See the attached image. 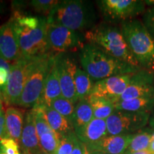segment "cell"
<instances>
[{"label": "cell", "instance_id": "1", "mask_svg": "<svg viewBox=\"0 0 154 154\" xmlns=\"http://www.w3.org/2000/svg\"><path fill=\"white\" fill-rule=\"evenodd\" d=\"M9 20L22 57L33 58L51 53L47 40V17L34 16L22 12L21 9L13 8Z\"/></svg>", "mask_w": 154, "mask_h": 154}, {"label": "cell", "instance_id": "2", "mask_svg": "<svg viewBox=\"0 0 154 154\" xmlns=\"http://www.w3.org/2000/svg\"><path fill=\"white\" fill-rule=\"evenodd\" d=\"M80 63L94 81L137 72L141 69L116 59L94 44L86 43L79 51Z\"/></svg>", "mask_w": 154, "mask_h": 154}, {"label": "cell", "instance_id": "3", "mask_svg": "<svg viewBox=\"0 0 154 154\" xmlns=\"http://www.w3.org/2000/svg\"><path fill=\"white\" fill-rule=\"evenodd\" d=\"M47 18L48 24L86 32L97 25L99 16L91 2L63 0L59 1Z\"/></svg>", "mask_w": 154, "mask_h": 154}, {"label": "cell", "instance_id": "4", "mask_svg": "<svg viewBox=\"0 0 154 154\" xmlns=\"http://www.w3.org/2000/svg\"><path fill=\"white\" fill-rule=\"evenodd\" d=\"M84 36L87 43L97 46L116 59L140 68L117 25L101 22L84 32Z\"/></svg>", "mask_w": 154, "mask_h": 154}, {"label": "cell", "instance_id": "5", "mask_svg": "<svg viewBox=\"0 0 154 154\" xmlns=\"http://www.w3.org/2000/svg\"><path fill=\"white\" fill-rule=\"evenodd\" d=\"M121 32L134 59L141 69L154 73V39L141 20L123 22Z\"/></svg>", "mask_w": 154, "mask_h": 154}, {"label": "cell", "instance_id": "6", "mask_svg": "<svg viewBox=\"0 0 154 154\" xmlns=\"http://www.w3.org/2000/svg\"><path fill=\"white\" fill-rule=\"evenodd\" d=\"M55 54L51 52L32 58L18 106L32 109L37 103L54 63Z\"/></svg>", "mask_w": 154, "mask_h": 154}, {"label": "cell", "instance_id": "7", "mask_svg": "<svg viewBox=\"0 0 154 154\" xmlns=\"http://www.w3.org/2000/svg\"><path fill=\"white\" fill-rule=\"evenodd\" d=\"M96 4L103 22L115 25L136 19L146 9L143 0H99Z\"/></svg>", "mask_w": 154, "mask_h": 154}, {"label": "cell", "instance_id": "8", "mask_svg": "<svg viewBox=\"0 0 154 154\" xmlns=\"http://www.w3.org/2000/svg\"><path fill=\"white\" fill-rule=\"evenodd\" d=\"M151 113L117 110L106 120L109 136L135 134L149 124Z\"/></svg>", "mask_w": 154, "mask_h": 154}, {"label": "cell", "instance_id": "9", "mask_svg": "<svg viewBox=\"0 0 154 154\" xmlns=\"http://www.w3.org/2000/svg\"><path fill=\"white\" fill-rule=\"evenodd\" d=\"M47 40L54 54L79 51L86 43L84 34L60 25L48 24Z\"/></svg>", "mask_w": 154, "mask_h": 154}, {"label": "cell", "instance_id": "10", "mask_svg": "<svg viewBox=\"0 0 154 154\" xmlns=\"http://www.w3.org/2000/svg\"><path fill=\"white\" fill-rule=\"evenodd\" d=\"M32 59V58L22 57L11 63L8 82L2 94V101L7 106H18Z\"/></svg>", "mask_w": 154, "mask_h": 154}, {"label": "cell", "instance_id": "11", "mask_svg": "<svg viewBox=\"0 0 154 154\" xmlns=\"http://www.w3.org/2000/svg\"><path fill=\"white\" fill-rule=\"evenodd\" d=\"M70 54H56L55 64L59 74L62 96L72 101L74 104H76L78 98L75 88L74 79L78 66Z\"/></svg>", "mask_w": 154, "mask_h": 154}, {"label": "cell", "instance_id": "12", "mask_svg": "<svg viewBox=\"0 0 154 154\" xmlns=\"http://www.w3.org/2000/svg\"><path fill=\"white\" fill-rule=\"evenodd\" d=\"M151 96H154V73L140 69L132 74L129 84L118 101Z\"/></svg>", "mask_w": 154, "mask_h": 154}, {"label": "cell", "instance_id": "13", "mask_svg": "<svg viewBox=\"0 0 154 154\" xmlns=\"http://www.w3.org/2000/svg\"><path fill=\"white\" fill-rule=\"evenodd\" d=\"M132 74L118 75L95 82L90 95L103 97L114 104L129 84Z\"/></svg>", "mask_w": 154, "mask_h": 154}, {"label": "cell", "instance_id": "14", "mask_svg": "<svg viewBox=\"0 0 154 154\" xmlns=\"http://www.w3.org/2000/svg\"><path fill=\"white\" fill-rule=\"evenodd\" d=\"M32 109L34 114V121L40 146L47 153L56 154L60 142V137L49 126L39 108L35 106Z\"/></svg>", "mask_w": 154, "mask_h": 154}, {"label": "cell", "instance_id": "15", "mask_svg": "<svg viewBox=\"0 0 154 154\" xmlns=\"http://www.w3.org/2000/svg\"><path fill=\"white\" fill-rule=\"evenodd\" d=\"M0 57L11 63L22 57L12 24L9 19L0 26Z\"/></svg>", "mask_w": 154, "mask_h": 154}, {"label": "cell", "instance_id": "16", "mask_svg": "<svg viewBox=\"0 0 154 154\" xmlns=\"http://www.w3.org/2000/svg\"><path fill=\"white\" fill-rule=\"evenodd\" d=\"M134 134L108 136L98 143L86 146L90 151H101L109 154H123L131 141Z\"/></svg>", "mask_w": 154, "mask_h": 154}, {"label": "cell", "instance_id": "17", "mask_svg": "<svg viewBox=\"0 0 154 154\" xmlns=\"http://www.w3.org/2000/svg\"><path fill=\"white\" fill-rule=\"evenodd\" d=\"M19 147L20 150L28 151L32 154L41 149L34 121V114L32 109L25 113Z\"/></svg>", "mask_w": 154, "mask_h": 154}, {"label": "cell", "instance_id": "18", "mask_svg": "<svg viewBox=\"0 0 154 154\" xmlns=\"http://www.w3.org/2000/svg\"><path fill=\"white\" fill-rule=\"evenodd\" d=\"M76 135L79 140L87 146L98 143L109 136L106 120L94 118Z\"/></svg>", "mask_w": 154, "mask_h": 154}, {"label": "cell", "instance_id": "19", "mask_svg": "<svg viewBox=\"0 0 154 154\" xmlns=\"http://www.w3.org/2000/svg\"><path fill=\"white\" fill-rule=\"evenodd\" d=\"M24 111L14 106H9L5 111L6 127L4 138H10L19 144L24 121Z\"/></svg>", "mask_w": 154, "mask_h": 154}, {"label": "cell", "instance_id": "20", "mask_svg": "<svg viewBox=\"0 0 154 154\" xmlns=\"http://www.w3.org/2000/svg\"><path fill=\"white\" fill-rule=\"evenodd\" d=\"M61 96L62 93H61L60 81H59L57 66L55 64L54 58V63L46 80L42 96L36 104L50 106L51 103L54 100Z\"/></svg>", "mask_w": 154, "mask_h": 154}, {"label": "cell", "instance_id": "21", "mask_svg": "<svg viewBox=\"0 0 154 154\" xmlns=\"http://www.w3.org/2000/svg\"><path fill=\"white\" fill-rule=\"evenodd\" d=\"M35 106L41 109L49 126L60 138L74 131L72 123L51 107L38 104Z\"/></svg>", "mask_w": 154, "mask_h": 154}, {"label": "cell", "instance_id": "22", "mask_svg": "<svg viewBox=\"0 0 154 154\" xmlns=\"http://www.w3.org/2000/svg\"><path fill=\"white\" fill-rule=\"evenodd\" d=\"M94 119V113L87 99L79 100L76 105L72 124L75 134H79Z\"/></svg>", "mask_w": 154, "mask_h": 154}, {"label": "cell", "instance_id": "23", "mask_svg": "<svg viewBox=\"0 0 154 154\" xmlns=\"http://www.w3.org/2000/svg\"><path fill=\"white\" fill-rule=\"evenodd\" d=\"M115 109L151 113L154 109V96L120 101L114 103Z\"/></svg>", "mask_w": 154, "mask_h": 154}, {"label": "cell", "instance_id": "24", "mask_svg": "<svg viewBox=\"0 0 154 154\" xmlns=\"http://www.w3.org/2000/svg\"><path fill=\"white\" fill-rule=\"evenodd\" d=\"M88 101L94 113V118L106 120L115 111L113 103L103 97L89 95Z\"/></svg>", "mask_w": 154, "mask_h": 154}, {"label": "cell", "instance_id": "25", "mask_svg": "<svg viewBox=\"0 0 154 154\" xmlns=\"http://www.w3.org/2000/svg\"><path fill=\"white\" fill-rule=\"evenodd\" d=\"M74 82L78 101L79 100L87 99L93 88L94 80L84 69L78 66L75 74Z\"/></svg>", "mask_w": 154, "mask_h": 154}, {"label": "cell", "instance_id": "26", "mask_svg": "<svg viewBox=\"0 0 154 154\" xmlns=\"http://www.w3.org/2000/svg\"><path fill=\"white\" fill-rule=\"evenodd\" d=\"M152 131L153 130L149 127V128H144L136 133L128 147L123 154H131L135 152L149 149L151 142Z\"/></svg>", "mask_w": 154, "mask_h": 154}, {"label": "cell", "instance_id": "27", "mask_svg": "<svg viewBox=\"0 0 154 154\" xmlns=\"http://www.w3.org/2000/svg\"><path fill=\"white\" fill-rule=\"evenodd\" d=\"M50 107L57 111L58 113L64 116L72 123L75 109V104H74L72 101L61 96L54 100L51 103Z\"/></svg>", "mask_w": 154, "mask_h": 154}, {"label": "cell", "instance_id": "28", "mask_svg": "<svg viewBox=\"0 0 154 154\" xmlns=\"http://www.w3.org/2000/svg\"><path fill=\"white\" fill-rule=\"evenodd\" d=\"M59 2V1L57 0H32L29 5L36 12L47 14V17Z\"/></svg>", "mask_w": 154, "mask_h": 154}, {"label": "cell", "instance_id": "29", "mask_svg": "<svg viewBox=\"0 0 154 154\" xmlns=\"http://www.w3.org/2000/svg\"><path fill=\"white\" fill-rule=\"evenodd\" d=\"M76 135L74 131H73L66 136H62L60 138L59 146L56 154H71L74 149L75 139Z\"/></svg>", "mask_w": 154, "mask_h": 154}, {"label": "cell", "instance_id": "30", "mask_svg": "<svg viewBox=\"0 0 154 154\" xmlns=\"http://www.w3.org/2000/svg\"><path fill=\"white\" fill-rule=\"evenodd\" d=\"M0 148L5 154H21L19 143L12 138H2L0 140Z\"/></svg>", "mask_w": 154, "mask_h": 154}, {"label": "cell", "instance_id": "31", "mask_svg": "<svg viewBox=\"0 0 154 154\" xmlns=\"http://www.w3.org/2000/svg\"><path fill=\"white\" fill-rule=\"evenodd\" d=\"M142 22L152 38L154 39V7L146 9L142 15Z\"/></svg>", "mask_w": 154, "mask_h": 154}, {"label": "cell", "instance_id": "32", "mask_svg": "<svg viewBox=\"0 0 154 154\" xmlns=\"http://www.w3.org/2000/svg\"><path fill=\"white\" fill-rule=\"evenodd\" d=\"M9 73H10L9 69L5 67L0 66V93H1V95L3 93L8 82Z\"/></svg>", "mask_w": 154, "mask_h": 154}, {"label": "cell", "instance_id": "33", "mask_svg": "<svg viewBox=\"0 0 154 154\" xmlns=\"http://www.w3.org/2000/svg\"><path fill=\"white\" fill-rule=\"evenodd\" d=\"M6 127L5 111L4 110L3 106H0V140L5 137Z\"/></svg>", "mask_w": 154, "mask_h": 154}, {"label": "cell", "instance_id": "34", "mask_svg": "<svg viewBox=\"0 0 154 154\" xmlns=\"http://www.w3.org/2000/svg\"><path fill=\"white\" fill-rule=\"evenodd\" d=\"M71 154H84V143L79 140L77 136L75 139L74 149Z\"/></svg>", "mask_w": 154, "mask_h": 154}, {"label": "cell", "instance_id": "35", "mask_svg": "<svg viewBox=\"0 0 154 154\" xmlns=\"http://www.w3.org/2000/svg\"><path fill=\"white\" fill-rule=\"evenodd\" d=\"M0 66H2V67H5V68L9 69L11 70V63L8 62L4 59L3 58H2L0 57Z\"/></svg>", "mask_w": 154, "mask_h": 154}, {"label": "cell", "instance_id": "36", "mask_svg": "<svg viewBox=\"0 0 154 154\" xmlns=\"http://www.w3.org/2000/svg\"><path fill=\"white\" fill-rule=\"evenodd\" d=\"M149 124L150 128H151L152 130L154 131V109L153 111L151 113V115H150Z\"/></svg>", "mask_w": 154, "mask_h": 154}, {"label": "cell", "instance_id": "37", "mask_svg": "<svg viewBox=\"0 0 154 154\" xmlns=\"http://www.w3.org/2000/svg\"><path fill=\"white\" fill-rule=\"evenodd\" d=\"M6 10V4L2 1H0V14H3Z\"/></svg>", "mask_w": 154, "mask_h": 154}, {"label": "cell", "instance_id": "38", "mask_svg": "<svg viewBox=\"0 0 154 154\" xmlns=\"http://www.w3.org/2000/svg\"><path fill=\"white\" fill-rule=\"evenodd\" d=\"M146 5L149 6V7H154V0H146L144 1Z\"/></svg>", "mask_w": 154, "mask_h": 154}, {"label": "cell", "instance_id": "39", "mask_svg": "<svg viewBox=\"0 0 154 154\" xmlns=\"http://www.w3.org/2000/svg\"><path fill=\"white\" fill-rule=\"evenodd\" d=\"M131 154H152L151 152L149 151V150H144V151H138V152H135V153H133Z\"/></svg>", "mask_w": 154, "mask_h": 154}, {"label": "cell", "instance_id": "40", "mask_svg": "<svg viewBox=\"0 0 154 154\" xmlns=\"http://www.w3.org/2000/svg\"><path fill=\"white\" fill-rule=\"evenodd\" d=\"M149 150L152 154H154V140H151V144H150V146H149Z\"/></svg>", "mask_w": 154, "mask_h": 154}, {"label": "cell", "instance_id": "41", "mask_svg": "<svg viewBox=\"0 0 154 154\" xmlns=\"http://www.w3.org/2000/svg\"><path fill=\"white\" fill-rule=\"evenodd\" d=\"M84 154H91V152L89 151L85 144H84Z\"/></svg>", "mask_w": 154, "mask_h": 154}, {"label": "cell", "instance_id": "42", "mask_svg": "<svg viewBox=\"0 0 154 154\" xmlns=\"http://www.w3.org/2000/svg\"><path fill=\"white\" fill-rule=\"evenodd\" d=\"M34 154H48V153H46V152L44 151V150L42 149V148H41V149H38V151H36L35 153H34Z\"/></svg>", "mask_w": 154, "mask_h": 154}, {"label": "cell", "instance_id": "43", "mask_svg": "<svg viewBox=\"0 0 154 154\" xmlns=\"http://www.w3.org/2000/svg\"><path fill=\"white\" fill-rule=\"evenodd\" d=\"M90 152H91V154H109V153H104V152H101V151H90Z\"/></svg>", "mask_w": 154, "mask_h": 154}, {"label": "cell", "instance_id": "44", "mask_svg": "<svg viewBox=\"0 0 154 154\" xmlns=\"http://www.w3.org/2000/svg\"><path fill=\"white\" fill-rule=\"evenodd\" d=\"M21 151V154H32L29 151H25V150H20Z\"/></svg>", "mask_w": 154, "mask_h": 154}, {"label": "cell", "instance_id": "45", "mask_svg": "<svg viewBox=\"0 0 154 154\" xmlns=\"http://www.w3.org/2000/svg\"><path fill=\"white\" fill-rule=\"evenodd\" d=\"M3 106V104H2V97L1 93H0V106Z\"/></svg>", "mask_w": 154, "mask_h": 154}, {"label": "cell", "instance_id": "46", "mask_svg": "<svg viewBox=\"0 0 154 154\" xmlns=\"http://www.w3.org/2000/svg\"><path fill=\"white\" fill-rule=\"evenodd\" d=\"M154 140V131L153 130L151 133V140Z\"/></svg>", "mask_w": 154, "mask_h": 154}, {"label": "cell", "instance_id": "47", "mask_svg": "<svg viewBox=\"0 0 154 154\" xmlns=\"http://www.w3.org/2000/svg\"><path fill=\"white\" fill-rule=\"evenodd\" d=\"M0 154H5V153H4V152L2 151V149H1V148H0Z\"/></svg>", "mask_w": 154, "mask_h": 154}]
</instances>
